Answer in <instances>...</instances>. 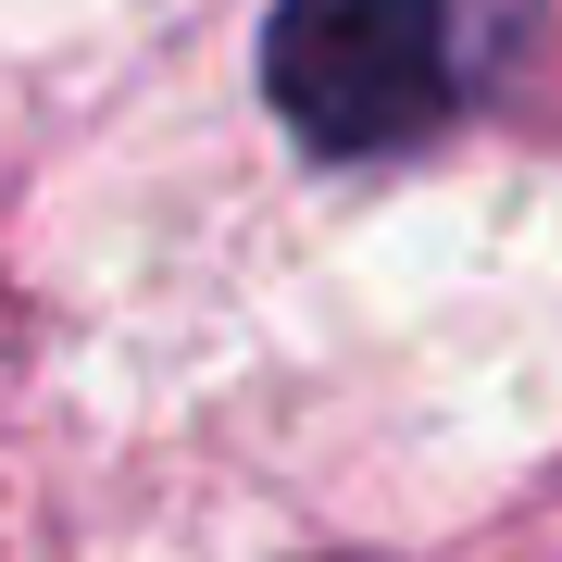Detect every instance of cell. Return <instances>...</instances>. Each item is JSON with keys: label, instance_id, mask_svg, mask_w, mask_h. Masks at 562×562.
<instances>
[{"label": "cell", "instance_id": "1", "mask_svg": "<svg viewBox=\"0 0 562 562\" xmlns=\"http://www.w3.org/2000/svg\"><path fill=\"white\" fill-rule=\"evenodd\" d=\"M262 88L325 162L413 150L462 113V0H276Z\"/></svg>", "mask_w": 562, "mask_h": 562}]
</instances>
